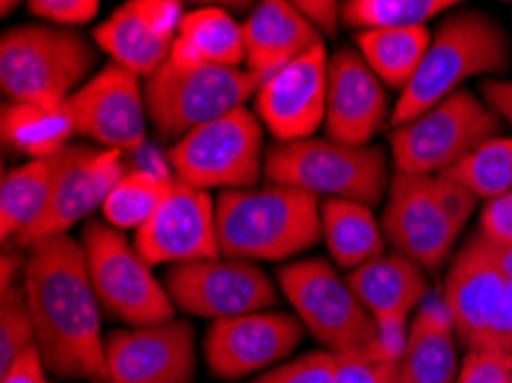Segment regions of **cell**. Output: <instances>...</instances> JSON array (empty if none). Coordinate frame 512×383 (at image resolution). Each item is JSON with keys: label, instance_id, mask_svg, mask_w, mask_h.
I'll list each match as a JSON object with an SVG mask.
<instances>
[{"label": "cell", "instance_id": "obj_1", "mask_svg": "<svg viewBox=\"0 0 512 383\" xmlns=\"http://www.w3.org/2000/svg\"><path fill=\"white\" fill-rule=\"evenodd\" d=\"M23 287L46 370L58 379L111 383L99 317L102 306L79 241L62 234L30 246Z\"/></svg>", "mask_w": 512, "mask_h": 383}, {"label": "cell", "instance_id": "obj_2", "mask_svg": "<svg viewBox=\"0 0 512 383\" xmlns=\"http://www.w3.org/2000/svg\"><path fill=\"white\" fill-rule=\"evenodd\" d=\"M512 65V49L506 28L480 10L453 12L432 33L430 49L400 92L391 113V127L414 122L441 101L462 90L473 76L503 74Z\"/></svg>", "mask_w": 512, "mask_h": 383}, {"label": "cell", "instance_id": "obj_3", "mask_svg": "<svg viewBox=\"0 0 512 383\" xmlns=\"http://www.w3.org/2000/svg\"><path fill=\"white\" fill-rule=\"evenodd\" d=\"M320 198L269 184L265 189L221 191L216 232L221 255L232 260H287L322 239Z\"/></svg>", "mask_w": 512, "mask_h": 383}, {"label": "cell", "instance_id": "obj_4", "mask_svg": "<svg viewBox=\"0 0 512 383\" xmlns=\"http://www.w3.org/2000/svg\"><path fill=\"white\" fill-rule=\"evenodd\" d=\"M97 49L69 28H7L0 37V90L5 101L58 108L90 81Z\"/></svg>", "mask_w": 512, "mask_h": 383}, {"label": "cell", "instance_id": "obj_5", "mask_svg": "<svg viewBox=\"0 0 512 383\" xmlns=\"http://www.w3.org/2000/svg\"><path fill=\"white\" fill-rule=\"evenodd\" d=\"M269 184L290 186L320 198L375 207L389 191V161L379 145L352 147L331 138L276 143L265 154Z\"/></svg>", "mask_w": 512, "mask_h": 383}, {"label": "cell", "instance_id": "obj_6", "mask_svg": "<svg viewBox=\"0 0 512 383\" xmlns=\"http://www.w3.org/2000/svg\"><path fill=\"white\" fill-rule=\"evenodd\" d=\"M503 131L501 115L462 88L389 136L395 173L441 175Z\"/></svg>", "mask_w": 512, "mask_h": 383}, {"label": "cell", "instance_id": "obj_7", "mask_svg": "<svg viewBox=\"0 0 512 383\" xmlns=\"http://www.w3.org/2000/svg\"><path fill=\"white\" fill-rule=\"evenodd\" d=\"M260 85V78L248 69L180 67L166 60L145 78L147 117L159 136L184 138L216 117L242 108Z\"/></svg>", "mask_w": 512, "mask_h": 383}, {"label": "cell", "instance_id": "obj_8", "mask_svg": "<svg viewBox=\"0 0 512 383\" xmlns=\"http://www.w3.org/2000/svg\"><path fill=\"white\" fill-rule=\"evenodd\" d=\"M81 246L92 289L108 315L131 328L173 322L175 303L166 285L120 230L106 221L85 223Z\"/></svg>", "mask_w": 512, "mask_h": 383}, {"label": "cell", "instance_id": "obj_9", "mask_svg": "<svg viewBox=\"0 0 512 383\" xmlns=\"http://www.w3.org/2000/svg\"><path fill=\"white\" fill-rule=\"evenodd\" d=\"M444 301L451 310L455 335L467 351L496 349L512 354V278L480 234H473L455 255Z\"/></svg>", "mask_w": 512, "mask_h": 383}, {"label": "cell", "instance_id": "obj_10", "mask_svg": "<svg viewBox=\"0 0 512 383\" xmlns=\"http://www.w3.org/2000/svg\"><path fill=\"white\" fill-rule=\"evenodd\" d=\"M168 161L175 179L193 189H253L265 170L260 117L244 106L216 117L177 140Z\"/></svg>", "mask_w": 512, "mask_h": 383}, {"label": "cell", "instance_id": "obj_11", "mask_svg": "<svg viewBox=\"0 0 512 383\" xmlns=\"http://www.w3.org/2000/svg\"><path fill=\"white\" fill-rule=\"evenodd\" d=\"M278 285L301 324L331 354L361 349L379 338L377 322L327 260L285 264Z\"/></svg>", "mask_w": 512, "mask_h": 383}, {"label": "cell", "instance_id": "obj_12", "mask_svg": "<svg viewBox=\"0 0 512 383\" xmlns=\"http://www.w3.org/2000/svg\"><path fill=\"white\" fill-rule=\"evenodd\" d=\"M164 283L177 308L214 322L269 310L278 303L276 285L267 273L258 264L232 257L175 264Z\"/></svg>", "mask_w": 512, "mask_h": 383}, {"label": "cell", "instance_id": "obj_13", "mask_svg": "<svg viewBox=\"0 0 512 383\" xmlns=\"http://www.w3.org/2000/svg\"><path fill=\"white\" fill-rule=\"evenodd\" d=\"M382 230L395 253L437 271L453 253L462 225L441 205L437 175L395 173L382 216Z\"/></svg>", "mask_w": 512, "mask_h": 383}, {"label": "cell", "instance_id": "obj_14", "mask_svg": "<svg viewBox=\"0 0 512 383\" xmlns=\"http://www.w3.org/2000/svg\"><path fill=\"white\" fill-rule=\"evenodd\" d=\"M76 134L104 150L138 152L147 138L145 95L136 74L108 62L67 99Z\"/></svg>", "mask_w": 512, "mask_h": 383}, {"label": "cell", "instance_id": "obj_15", "mask_svg": "<svg viewBox=\"0 0 512 383\" xmlns=\"http://www.w3.org/2000/svg\"><path fill=\"white\" fill-rule=\"evenodd\" d=\"M304 340V324L287 312H251L219 319L205 338V361L216 379L235 381L285 361Z\"/></svg>", "mask_w": 512, "mask_h": 383}, {"label": "cell", "instance_id": "obj_16", "mask_svg": "<svg viewBox=\"0 0 512 383\" xmlns=\"http://www.w3.org/2000/svg\"><path fill=\"white\" fill-rule=\"evenodd\" d=\"M122 177V152L69 145L67 161L62 166V173L44 214L19 239H14L5 248H30L37 241L67 234L69 228H74L97 207H104L108 193L115 189V184Z\"/></svg>", "mask_w": 512, "mask_h": 383}, {"label": "cell", "instance_id": "obj_17", "mask_svg": "<svg viewBox=\"0 0 512 383\" xmlns=\"http://www.w3.org/2000/svg\"><path fill=\"white\" fill-rule=\"evenodd\" d=\"M134 244L150 267L221 257L212 195L175 179L164 205L136 232Z\"/></svg>", "mask_w": 512, "mask_h": 383}, {"label": "cell", "instance_id": "obj_18", "mask_svg": "<svg viewBox=\"0 0 512 383\" xmlns=\"http://www.w3.org/2000/svg\"><path fill=\"white\" fill-rule=\"evenodd\" d=\"M327 67V46L320 44L262 81L255 92V115L278 143L313 138L324 124Z\"/></svg>", "mask_w": 512, "mask_h": 383}, {"label": "cell", "instance_id": "obj_19", "mask_svg": "<svg viewBox=\"0 0 512 383\" xmlns=\"http://www.w3.org/2000/svg\"><path fill=\"white\" fill-rule=\"evenodd\" d=\"M111 383H193L196 333L189 322L118 328L106 335Z\"/></svg>", "mask_w": 512, "mask_h": 383}, {"label": "cell", "instance_id": "obj_20", "mask_svg": "<svg viewBox=\"0 0 512 383\" xmlns=\"http://www.w3.org/2000/svg\"><path fill=\"white\" fill-rule=\"evenodd\" d=\"M182 19L184 10L175 0H129L99 23L92 37L115 65L150 78L170 58Z\"/></svg>", "mask_w": 512, "mask_h": 383}, {"label": "cell", "instance_id": "obj_21", "mask_svg": "<svg viewBox=\"0 0 512 383\" xmlns=\"http://www.w3.org/2000/svg\"><path fill=\"white\" fill-rule=\"evenodd\" d=\"M379 328V338L405 351L407 322L430 296L425 269L409 257L393 253L375 257L345 278Z\"/></svg>", "mask_w": 512, "mask_h": 383}, {"label": "cell", "instance_id": "obj_22", "mask_svg": "<svg viewBox=\"0 0 512 383\" xmlns=\"http://www.w3.org/2000/svg\"><path fill=\"white\" fill-rule=\"evenodd\" d=\"M386 90L359 53L340 49L327 67V138L366 147L386 120Z\"/></svg>", "mask_w": 512, "mask_h": 383}, {"label": "cell", "instance_id": "obj_23", "mask_svg": "<svg viewBox=\"0 0 512 383\" xmlns=\"http://www.w3.org/2000/svg\"><path fill=\"white\" fill-rule=\"evenodd\" d=\"M246 69L260 81L281 72L315 46L324 44L320 30L304 19L294 3L267 0L242 23Z\"/></svg>", "mask_w": 512, "mask_h": 383}, {"label": "cell", "instance_id": "obj_24", "mask_svg": "<svg viewBox=\"0 0 512 383\" xmlns=\"http://www.w3.org/2000/svg\"><path fill=\"white\" fill-rule=\"evenodd\" d=\"M455 324L444 299H428L411 319L400 358V383H453Z\"/></svg>", "mask_w": 512, "mask_h": 383}, {"label": "cell", "instance_id": "obj_25", "mask_svg": "<svg viewBox=\"0 0 512 383\" xmlns=\"http://www.w3.org/2000/svg\"><path fill=\"white\" fill-rule=\"evenodd\" d=\"M168 60L180 67L242 69L246 62L242 23L221 7H203L184 14Z\"/></svg>", "mask_w": 512, "mask_h": 383}, {"label": "cell", "instance_id": "obj_26", "mask_svg": "<svg viewBox=\"0 0 512 383\" xmlns=\"http://www.w3.org/2000/svg\"><path fill=\"white\" fill-rule=\"evenodd\" d=\"M67 161V150L49 159L23 163L3 175L0 186V237L3 244L19 239L49 205L53 189Z\"/></svg>", "mask_w": 512, "mask_h": 383}, {"label": "cell", "instance_id": "obj_27", "mask_svg": "<svg viewBox=\"0 0 512 383\" xmlns=\"http://www.w3.org/2000/svg\"><path fill=\"white\" fill-rule=\"evenodd\" d=\"M322 237L340 269H359L384 255L386 237L372 209L352 200L329 198L320 207Z\"/></svg>", "mask_w": 512, "mask_h": 383}, {"label": "cell", "instance_id": "obj_28", "mask_svg": "<svg viewBox=\"0 0 512 383\" xmlns=\"http://www.w3.org/2000/svg\"><path fill=\"white\" fill-rule=\"evenodd\" d=\"M3 145L35 159H49L69 147V138L76 134L74 120L67 106L49 108L35 104H3Z\"/></svg>", "mask_w": 512, "mask_h": 383}, {"label": "cell", "instance_id": "obj_29", "mask_svg": "<svg viewBox=\"0 0 512 383\" xmlns=\"http://www.w3.org/2000/svg\"><path fill=\"white\" fill-rule=\"evenodd\" d=\"M354 39L359 44L361 58L368 62L379 81L402 92L430 49L432 30L428 26L366 30V33H356Z\"/></svg>", "mask_w": 512, "mask_h": 383}, {"label": "cell", "instance_id": "obj_30", "mask_svg": "<svg viewBox=\"0 0 512 383\" xmlns=\"http://www.w3.org/2000/svg\"><path fill=\"white\" fill-rule=\"evenodd\" d=\"M173 182V177L150 173V170L124 173L104 202V221L120 232H138L164 205L170 189H173Z\"/></svg>", "mask_w": 512, "mask_h": 383}, {"label": "cell", "instance_id": "obj_31", "mask_svg": "<svg viewBox=\"0 0 512 383\" xmlns=\"http://www.w3.org/2000/svg\"><path fill=\"white\" fill-rule=\"evenodd\" d=\"M453 7V0H347L340 3V17L345 26L366 33L421 28Z\"/></svg>", "mask_w": 512, "mask_h": 383}, {"label": "cell", "instance_id": "obj_32", "mask_svg": "<svg viewBox=\"0 0 512 383\" xmlns=\"http://www.w3.org/2000/svg\"><path fill=\"white\" fill-rule=\"evenodd\" d=\"M485 202L512 191V138H492L467 159L441 173Z\"/></svg>", "mask_w": 512, "mask_h": 383}, {"label": "cell", "instance_id": "obj_33", "mask_svg": "<svg viewBox=\"0 0 512 383\" xmlns=\"http://www.w3.org/2000/svg\"><path fill=\"white\" fill-rule=\"evenodd\" d=\"M30 347H37L33 312L26 287L17 283L0 294V374L10 370Z\"/></svg>", "mask_w": 512, "mask_h": 383}, {"label": "cell", "instance_id": "obj_34", "mask_svg": "<svg viewBox=\"0 0 512 383\" xmlns=\"http://www.w3.org/2000/svg\"><path fill=\"white\" fill-rule=\"evenodd\" d=\"M336 356V383H400L402 351L377 338Z\"/></svg>", "mask_w": 512, "mask_h": 383}, {"label": "cell", "instance_id": "obj_35", "mask_svg": "<svg viewBox=\"0 0 512 383\" xmlns=\"http://www.w3.org/2000/svg\"><path fill=\"white\" fill-rule=\"evenodd\" d=\"M251 383H336V356L331 351H310L253 379Z\"/></svg>", "mask_w": 512, "mask_h": 383}, {"label": "cell", "instance_id": "obj_36", "mask_svg": "<svg viewBox=\"0 0 512 383\" xmlns=\"http://www.w3.org/2000/svg\"><path fill=\"white\" fill-rule=\"evenodd\" d=\"M512 381V354L508 351H467L457 383H510Z\"/></svg>", "mask_w": 512, "mask_h": 383}, {"label": "cell", "instance_id": "obj_37", "mask_svg": "<svg viewBox=\"0 0 512 383\" xmlns=\"http://www.w3.org/2000/svg\"><path fill=\"white\" fill-rule=\"evenodd\" d=\"M30 14L58 26H85L99 12L97 0H30Z\"/></svg>", "mask_w": 512, "mask_h": 383}, {"label": "cell", "instance_id": "obj_38", "mask_svg": "<svg viewBox=\"0 0 512 383\" xmlns=\"http://www.w3.org/2000/svg\"><path fill=\"white\" fill-rule=\"evenodd\" d=\"M478 234L494 248L512 246V191L485 202Z\"/></svg>", "mask_w": 512, "mask_h": 383}, {"label": "cell", "instance_id": "obj_39", "mask_svg": "<svg viewBox=\"0 0 512 383\" xmlns=\"http://www.w3.org/2000/svg\"><path fill=\"white\" fill-rule=\"evenodd\" d=\"M294 7L304 14L310 26L320 30L322 37L336 35L338 23L343 21V17H340V3H333V0H299V3H294Z\"/></svg>", "mask_w": 512, "mask_h": 383}, {"label": "cell", "instance_id": "obj_40", "mask_svg": "<svg viewBox=\"0 0 512 383\" xmlns=\"http://www.w3.org/2000/svg\"><path fill=\"white\" fill-rule=\"evenodd\" d=\"M46 365L37 347H30L10 370L0 374V383H51L46 377Z\"/></svg>", "mask_w": 512, "mask_h": 383}, {"label": "cell", "instance_id": "obj_41", "mask_svg": "<svg viewBox=\"0 0 512 383\" xmlns=\"http://www.w3.org/2000/svg\"><path fill=\"white\" fill-rule=\"evenodd\" d=\"M480 95L483 101L501 115L503 122L510 124L512 129V78L510 81H503V78H487V81L480 83Z\"/></svg>", "mask_w": 512, "mask_h": 383}, {"label": "cell", "instance_id": "obj_42", "mask_svg": "<svg viewBox=\"0 0 512 383\" xmlns=\"http://www.w3.org/2000/svg\"><path fill=\"white\" fill-rule=\"evenodd\" d=\"M23 267H26V255L21 250L5 248L3 264H0V294L7 292L12 285H17V276Z\"/></svg>", "mask_w": 512, "mask_h": 383}, {"label": "cell", "instance_id": "obj_43", "mask_svg": "<svg viewBox=\"0 0 512 383\" xmlns=\"http://www.w3.org/2000/svg\"><path fill=\"white\" fill-rule=\"evenodd\" d=\"M494 253H496V260H499L503 271H506L512 278V246L510 248H494Z\"/></svg>", "mask_w": 512, "mask_h": 383}, {"label": "cell", "instance_id": "obj_44", "mask_svg": "<svg viewBox=\"0 0 512 383\" xmlns=\"http://www.w3.org/2000/svg\"><path fill=\"white\" fill-rule=\"evenodd\" d=\"M12 10V3H3V14H10Z\"/></svg>", "mask_w": 512, "mask_h": 383}, {"label": "cell", "instance_id": "obj_45", "mask_svg": "<svg viewBox=\"0 0 512 383\" xmlns=\"http://www.w3.org/2000/svg\"><path fill=\"white\" fill-rule=\"evenodd\" d=\"M510 383H512V381H510Z\"/></svg>", "mask_w": 512, "mask_h": 383}]
</instances>
